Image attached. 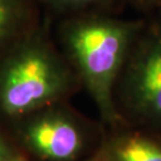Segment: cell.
Returning <instances> with one entry per match:
<instances>
[{
	"instance_id": "obj_5",
	"label": "cell",
	"mask_w": 161,
	"mask_h": 161,
	"mask_svg": "<svg viewBox=\"0 0 161 161\" xmlns=\"http://www.w3.org/2000/svg\"><path fill=\"white\" fill-rule=\"evenodd\" d=\"M32 0H0V47L17 41L29 19Z\"/></svg>"
},
{
	"instance_id": "obj_1",
	"label": "cell",
	"mask_w": 161,
	"mask_h": 161,
	"mask_svg": "<svg viewBox=\"0 0 161 161\" xmlns=\"http://www.w3.org/2000/svg\"><path fill=\"white\" fill-rule=\"evenodd\" d=\"M97 11L75 13L61 26V41L72 64L100 108L112 115L111 92L143 29Z\"/></svg>"
},
{
	"instance_id": "obj_8",
	"label": "cell",
	"mask_w": 161,
	"mask_h": 161,
	"mask_svg": "<svg viewBox=\"0 0 161 161\" xmlns=\"http://www.w3.org/2000/svg\"><path fill=\"white\" fill-rule=\"evenodd\" d=\"M132 1L144 8H158L159 10L161 7V0H132Z\"/></svg>"
},
{
	"instance_id": "obj_6",
	"label": "cell",
	"mask_w": 161,
	"mask_h": 161,
	"mask_svg": "<svg viewBox=\"0 0 161 161\" xmlns=\"http://www.w3.org/2000/svg\"><path fill=\"white\" fill-rule=\"evenodd\" d=\"M115 154L117 161H161V143L130 136L117 144Z\"/></svg>"
},
{
	"instance_id": "obj_9",
	"label": "cell",
	"mask_w": 161,
	"mask_h": 161,
	"mask_svg": "<svg viewBox=\"0 0 161 161\" xmlns=\"http://www.w3.org/2000/svg\"><path fill=\"white\" fill-rule=\"evenodd\" d=\"M7 158V150L0 144V161H5Z\"/></svg>"
},
{
	"instance_id": "obj_4",
	"label": "cell",
	"mask_w": 161,
	"mask_h": 161,
	"mask_svg": "<svg viewBox=\"0 0 161 161\" xmlns=\"http://www.w3.org/2000/svg\"><path fill=\"white\" fill-rule=\"evenodd\" d=\"M29 138L42 155L58 161L74 158L82 144L80 131L61 117H48L36 122L30 128Z\"/></svg>"
},
{
	"instance_id": "obj_10",
	"label": "cell",
	"mask_w": 161,
	"mask_h": 161,
	"mask_svg": "<svg viewBox=\"0 0 161 161\" xmlns=\"http://www.w3.org/2000/svg\"><path fill=\"white\" fill-rule=\"evenodd\" d=\"M159 10H160V11H161V7H160V8H159Z\"/></svg>"
},
{
	"instance_id": "obj_2",
	"label": "cell",
	"mask_w": 161,
	"mask_h": 161,
	"mask_svg": "<svg viewBox=\"0 0 161 161\" xmlns=\"http://www.w3.org/2000/svg\"><path fill=\"white\" fill-rule=\"evenodd\" d=\"M67 69L53 48L38 38H22L0 68V99L10 114H22L58 97Z\"/></svg>"
},
{
	"instance_id": "obj_7",
	"label": "cell",
	"mask_w": 161,
	"mask_h": 161,
	"mask_svg": "<svg viewBox=\"0 0 161 161\" xmlns=\"http://www.w3.org/2000/svg\"><path fill=\"white\" fill-rule=\"evenodd\" d=\"M40 1L56 11L79 13L85 11L102 10L112 5L117 0H40Z\"/></svg>"
},
{
	"instance_id": "obj_3",
	"label": "cell",
	"mask_w": 161,
	"mask_h": 161,
	"mask_svg": "<svg viewBox=\"0 0 161 161\" xmlns=\"http://www.w3.org/2000/svg\"><path fill=\"white\" fill-rule=\"evenodd\" d=\"M132 108L161 124V22L143 29L123 67Z\"/></svg>"
}]
</instances>
